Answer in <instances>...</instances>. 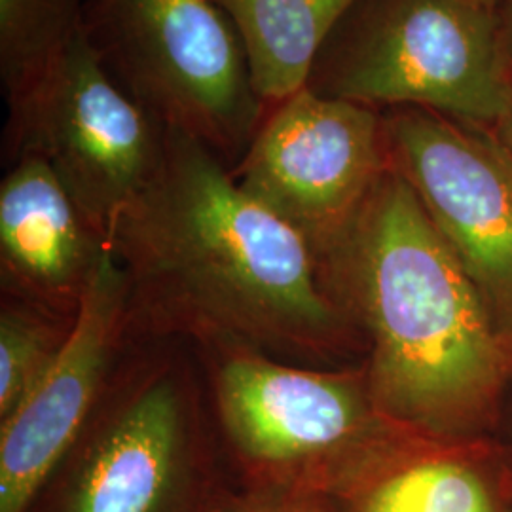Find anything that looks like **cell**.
I'll use <instances>...</instances> for the list:
<instances>
[{"mask_svg":"<svg viewBox=\"0 0 512 512\" xmlns=\"http://www.w3.org/2000/svg\"><path fill=\"white\" fill-rule=\"evenodd\" d=\"M137 338L128 281L109 249L65 348L0 421V512L33 509Z\"/></svg>","mask_w":512,"mask_h":512,"instance_id":"10","label":"cell"},{"mask_svg":"<svg viewBox=\"0 0 512 512\" xmlns=\"http://www.w3.org/2000/svg\"><path fill=\"white\" fill-rule=\"evenodd\" d=\"M202 512H325L315 499L270 494L247 488L243 494L217 490Z\"/></svg>","mask_w":512,"mask_h":512,"instance_id":"16","label":"cell"},{"mask_svg":"<svg viewBox=\"0 0 512 512\" xmlns=\"http://www.w3.org/2000/svg\"><path fill=\"white\" fill-rule=\"evenodd\" d=\"M391 162L418 192L484 302L512 330V152L433 110L385 122Z\"/></svg>","mask_w":512,"mask_h":512,"instance_id":"9","label":"cell"},{"mask_svg":"<svg viewBox=\"0 0 512 512\" xmlns=\"http://www.w3.org/2000/svg\"><path fill=\"white\" fill-rule=\"evenodd\" d=\"M499 124H501V133H503L505 147L509 148L512 152V99L509 109L505 112V116L499 120Z\"/></svg>","mask_w":512,"mask_h":512,"instance_id":"17","label":"cell"},{"mask_svg":"<svg viewBox=\"0 0 512 512\" xmlns=\"http://www.w3.org/2000/svg\"><path fill=\"white\" fill-rule=\"evenodd\" d=\"M202 372L183 340L137 338L55 469V512H202L217 492Z\"/></svg>","mask_w":512,"mask_h":512,"instance_id":"4","label":"cell"},{"mask_svg":"<svg viewBox=\"0 0 512 512\" xmlns=\"http://www.w3.org/2000/svg\"><path fill=\"white\" fill-rule=\"evenodd\" d=\"M311 90L473 122H499L512 99L494 21L478 0H385Z\"/></svg>","mask_w":512,"mask_h":512,"instance_id":"7","label":"cell"},{"mask_svg":"<svg viewBox=\"0 0 512 512\" xmlns=\"http://www.w3.org/2000/svg\"><path fill=\"white\" fill-rule=\"evenodd\" d=\"M323 260L349 275L370 336L368 384L385 416L437 435L492 403L505 353L490 310L393 162Z\"/></svg>","mask_w":512,"mask_h":512,"instance_id":"2","label":"cell"},{"mask_svg":"<svg viewBox=\"0 0 512 512\" xmlns=\"http://www.w3.org/2000/svg\"><path fill=\"white\" fill-rule=\"evenodd\" d=\"M78 315V313H76ZM76 315L2 294L0 421L10 418L42 380L73 332Z\"/></svg>","mask_w":512,"mask_h":512,"instance_id":"14","label":"cell"},{"mask_svg":"<svg viewBox=\"0 0 512 512\" xmlns=\"http://www.w3.org/2000/svg\"><path fill=\"white\" fill-rule=\"evenodd\" d=\"M416 442V440H414ZM414 442L372 465L349 484L353 512H497L473 469L423 456Z\"/></svg>","mask_w":512,"mask_h":512,"instance_id":"13","label":"cell"},{"mask_svg":"<svg viewBox=\"0 0 512 512\" xmlns=\"http://www.w3.org/2000/svg\"><path fill=\"white\" fill-rule=\"evenodd\" d=\"M478 2H482V4H484V6H488V4H492V2H494V0H478Z\"/></svg>","mask_w":512,"mask_h":512,"instance_id":"18","label":"cell"},{"mask_svg":"<svg viewBox=\"0 0 512 512\" xmlns=\"http://www.w3.org/2000/svg\"><path fill=\"white\" fill-rule=\"evenodd\" d=\"M139 338L243 346L313 366L346 317L310 239L236 181L213 148L165 129L152 179L112 224Z\"/></svg>","mask_w":512,"mask_h":512,"instance_id":"1","label":"cell"},{"mask_svg":"<svg viewBox=\"0 0 512 512\" xmlns=\"http://www.w3.org/2000/svg\"><path fill=\"white\" fill-rule=\"evenodd\" d=\"M109 249L46 160L10 162L0 183L2 294L76 315Z\"/></svg>","mask_w":512,"mask_h":512,"instance_id":"11","label":"cell"},{"mask_svg":"<svg viewBox=\"0 0 512 512\" xmlns=\"http://www.w3.org/2000/svg\"><path fill=\"white\" fill-rule=\"evenodd\" d=\"M194 351L217 433L251 490L317 501L421 437L380 410L366 370L293 365L243 346Z\"/></svg>","mask_w":512,"mask_h":512,"instance_id":"3","label":"cell"},{"mask_svg":"<svg viewBox=\"0 0 512 512\" xmlns=\"http://www.w3.org/2000/svg\"><path fill=\"white\" fill-rule=\"evenodd\" d=\"M357 0H213L238 35L251 86L275 107L308 88L319 52Z\"/></svg>","mask_w":512,"mask_h":512,"instance_id":"12","label":"cell"},{"mask_svg":"<svg viewBox=\"0 0 512 512\" xmlns=\"http://www.w3.org/2000/svg\"><path fill=\"white\" fill-rule=\"evenodd\" d=\"M84 0H0L6 101L23 92L86 23Z\"/></svg>","mask_w":512,"mask_h":512,"instance_id":"15","label":"cell"},{"mask_svg":"<svg viewBox=\"0 0 512 512\" xmlns=\"http://www.w3.org/2000/svg\"><path fill=\"white\" fill-rule=\"evenodd\" d=\"M112 74L167 128L241 160L266 112L213 0H97L86 18Z\"/></svg>","mask_w":512,"mask_h":512,"instance_id":"5","label":"cell"},{"mask_svg":"<svg viewBox=\"0 0 512 512\" xmlns=\"http://www.w3.org/2000/svg\"><path fill=\"white\" fill-rule=\"evenodd\" d=\"M389 165L372 107L304 88L268 110L232 173L325 258Z\"/></svg>","mask_w":512,"mask_h":512,"instance_id":"8","label":"cell"},{"mask_svg":"<svg viewBox=\"0 0 512 512\" xmlns=\"http://www.w3.org/2000/svg\"><path fill=\"white\" fill-rule=\"evenodd\" d=\"M8 109V160H46L109 239L118 215L160 164L167 126L118 82L88 23Z\"/></svg>","mask_w":512,"mask_h":512,"instance_id":"6","label":"cell"}]
</instances>
